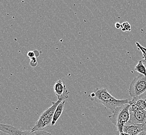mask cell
<instances>
[{
  "instance_id": "6da1fadb",
  "label": "cell",
  "mask_w": 146,
  "mask_h": 135,
  "mask_svg": "<svg viewBox=\"0 0 146 135\" xmlns=\"http://www.w3.org/2000/svg\"><path fill=\"white\" fill-rule=\"evenodd\" d=\"M88 98L102 105L107 108L113 111L117 107L122 106L127 103H129V99L119 100L114 98L109 93L105 88H96Z\"/></svg>"
},
{
  "instance_id": "2e32d148",
  "label": "cell",
  "mask_w": 146,
  "mask_h": 135,
  "mask_svg": "<svg viewBox=\"0 0 146 135\" xmlns=\"http://www.w3.org/2000/svg\"><path fill=\"white\" fill-rule=\"evenodd\" d=\"M115 26L117 29H119L121 28V24L119 22H117L116 24H115Z\"/></svg>"
},
{
  "instance_id": "3957f363",
  "label": "cell",
  "mask_w": 146,
  "mask_h": 135,
  "mask_svg": "<svg viewBox=\"0 0 146 135\" xmlns=\"http://www.w3.org/2000/svg\"><path fill=\"white\" fill-rule=\"evenodd\" d=\"M62 101V100H57L56 102H52V106L42 113L38 120L36 122L35 125L31 130V132H35L36 131H41L50 126L52 122L56 109L59 104Z\"/></svg>"
},
{
  "instance_id": "5bb4252c",
  "label": "cell",
  "mask_w": 146,
  "mask_h": 135,
  "mask_svg": "<svg viewBox=\"0 0 146 135\" xmlns=\"http://www.w3.org/2000/svg\"><path fill=\"white\" fill-rule=\"evenodd\" d=\"M138 97H139L140 99H143L145 101V102L146 104V92H145V93H143V94H142L141 95H140V96Z\"/></svg>"
},
{
  "instance_id": "4fadbf2b",
  "label": "cell",
  "mask_w": 146,
  "mask_h": 135,
  "mask_svg": "<svg viewBox=\"0 0 146 135\" xmlns=\"http://www.w3.org/2000/svg\"><path fill=\"white\" fill-rule=\"evenodd\" d=\"M27 55L30 58H32L33 57H35V51H34V52L30 51L27 54Z\"/></svg>"
},
{
  "instance_id": "7c38bea8",
  "label": "cell",
  "mask_w": 146,
  "mask_h": 135,
  "mask_svg": "<svg viewBox=\"0 0 146 135\" xmlns=\"http://www.w3.org/2000/svg\"><path fill=\"white\" fill-rule=\"evenodd\" d=\"M136 44L138 50H139L143 54V60H146V48L143 47L138 42H136Z\"/></svg>"
},
{
  "instance_id": "9c48e42d",
  "label": "cell",
  "mask_w": 146,
  "mask_h": 135,
  "mask_svg": "<svg viewBox=\"0 0 146 135\" xmlns=\"http://www.w3.org/2000/svg\"><path fill=\"white\" fill-rule=\"evenodd\" d=\"M64 103H65V101H62V102L59 104L58 106H57V108L56 109L54 113V115L53 116V120L51 124L52 126H54L55 125L57 121L58 120L59 118L62 115V111L64 110Z\"/></svg>"
},
{
  "instance_id": "9a60e30c",
  "label": "cell",
  "mask_w": 146,
  "mask_h": 135,
  "mask_svg": "<svg viewBox=\"0 0 146 135\" xmlns=\"http://www.w3.org/2000/svg\"><path fill=\"white\" fill-rule=\"evenodd\" d=\"M143 132L146 133V122L143 124Z\"/></svg>"
},
{
  "instance_id": "52a82bcc",
  "label": "cell",
  "mask_w": 146,
  "mask_h": 135,
  "mask_svg": "<svg viewBox=\"0 0 146 135\" xmlns=\"http://www.w3.org/2000/svg\"><path fill=\"white\" fill-rule=\"evenodd\" d=\"M54 91L57 97L58 100L64 101L69 97L70 93L66 88V85L64 84L61 79H58L55 83L54 86Z\"/></svg>"
},
{
  "instance_id": "30bf717a",
  "label": "cell",
  "mask_w": 146,
  "mask_h": 135,
  "mask_svg": "<svg viewBox=\"0 0 146 135\" xmlns=\"http://www.w3.org/2000/svg\"><path fill=\"white\" fill-rule=\"evenodd\" d=\"M135 70L139 72V73L146 76V68L143 64V60H140L138 62L137 65L135 67Z\"/></svg>"
},
{
  "instance_id": "7a4b0ae2",
  "label": "cell",
  "mask_w": 146,
  "mask_h": 135,
  "mask_svg": "<svg viewBox=\"0 0 146 135\" xmlns=\"http://www.w3.org/2000/svg\"><path fill=\"white\" fill-rule=\"evenodd\" d=\"M130 106L129 103H127L117 107L113 111L112 115L109 116V118L111 123L117 128V135H120L123 132V127L129 122Z\"/></svg>"
},
{
  "instance_id": "277c9868",
  "label": "cell",
  "mask_w": 146,
  "mask_h": 135,
  "mask_svg": "<svg viewBox=\"0 0 146 135\" xmlns=\"http://www.w3.org/2000/svg\"><path fill=\"white\" fill-rule=\"evenodd\" d=\"M146 92V76L140 74L131 81L129 88V94L133 98L140 96Z\"/></svg>"
},
{
  "instance_id": "5b68a950",
  "label": "cell",
  "mask_w": 146,
  "mask_h": 135,
  "mask_svg": "<svg viewBox=\"0 0 146 135\" xmlns=\"http://www.w3.org/2000/svg\"><path fill=\"white\" fill-rule=\"evenodd\" d=\"M129 120L126 125L132 124H143L146 122V111L140 109L133 104H131L129 110Z\"/></svg>"
},
{
  "instance_id": "8fae6325",
  "label": "cell",
  "mask_w": 146,
  "mask_h": 135,
  "mask_svg": "<svg viewBox=\"0 0 146 135\" xmlns=\"http://www.w3.org/2000/svg\"><path fill=\"white\" fill-rule=\"evenodd\" d=\"M121 28L122 31H130L131 30V26L128 22H124L122 24H121Z\"/></svg>"
},
{
  "instance_id": "d6986e66",
  "label": "cell",
  "mask_w": 146,
  "mask_h": 135,
  "mask_svg": "<svg viewBox=\"0 0 146 135\" xmlns=\"http://www.w3.org/2000/svg\"><path fill=\"white\" fill-rule=\"evenodd\" d=\"M143 64H144V65H145L146 68V60H143Z\"/></svg>"
},
{
  "instance_id": "ba28073f",
  "label": "cell",
  "mask_w": 146,
  "mask_h": 135,
  "mask_svg": "<svg viewBox=\"0 0 146 135\" xmlns=\"http://www.w3.org/2000/svg\"><path fill=\"white\" fill-rule=\"evenodd\" d=\"M143 132V124H132L123 127V132L129 135H138Z\"/></svg>"
},
{
  "instance_id": "ac0fdd59",
  "label": "cell",
  "mask_w": 146,
  "mask_h": 135,
  "mask_svg": "<svg viewBox=\"0 0 146 135\" xmlns=\"http://www.w3.org/2000/svg\"><path fill=\"white\" fill-rule=\"evenodd\" d=\"M120 135H129L128 134H126L125 132H122Z\"/></svg>"
},
{
  "instance_id": "e0dca14e",
  "label": "cell",
  "mask_w": 146,
  "mask_h": 135,
  "mask_svg": "<svg viewBox=\"0 0 146 135\" xmlns=\"http://www.w3.org/2000/svg\"><path fill=\"white\" fill-rule=\"evenodd\" d=\"M138 135H146V132H142Z\"/></svg>"
},
{
  "instance_id": "8992f818",
  "label": "cell",
  "mask_w": 146,
  "mask_h": 135,
  "mask_svg": "<svg viewBox=\"0 0 146 135\" xmlns=\"http://www.w3.org/2000/svg\"><path fill=\"white\" fill-rule=\"evenodd\" d=\"M0 131L9 135H43L45 132L41 130L31 132V130H23L9 125L0 123Z\"/></svg>"
}]
</instances>
